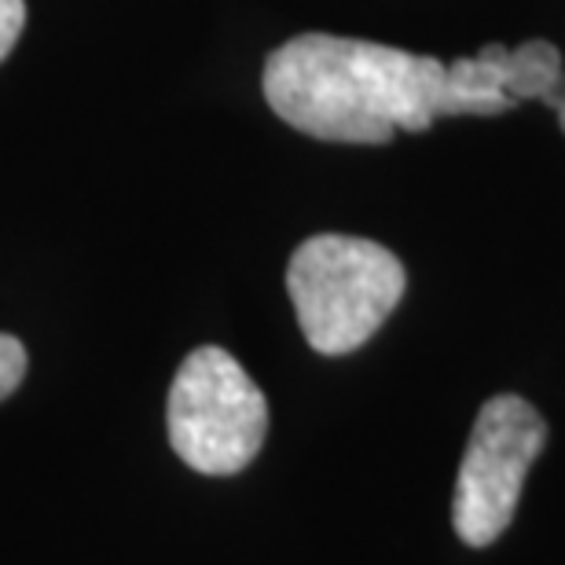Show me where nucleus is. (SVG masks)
<instances>
[{"instance_id": "obj_7", "label": "nucleus", "mask_w": 565, "mask_h": 565, "mask_svg": "<svg viewBox=\"0 0 565 565\" xmlns=\"http://www.w3.org/2000/svg\"><path fill=\"white\" fill-rule=\"evenodd\" d=\"M22 375H26V349L19 338L0 334V401L19 390Z\"/></svg>"}, {"instance_id": "obj_2", "label": "nucleus", "mask_w": 565, "mask_h": 565, "mask_svg": "<svg viewBox=\"0 0 565 565\" xmlns=\"http://www.w3.org/2000/svg\"><path fill=\"white\" fill-rule=\"evenodd\" d=\"M408 287L401 257L360 235H312L287 265V290L309 345L345 356L367 342Z\"/></svg>"}, {"instance_id": "obj_9", "label": "nucleus", "mask_w": 565, "mask_h": 565, "mask_svg": "<svg viewBox=\"0 0 565 565\" xmlns=\"http://www.w3.org/2000/svg\"><path fill=\"white\" fill-rule=\"evenodd\" d=\"M555 115H558V126H562V132H565V104H562V107H555Z\"/></svg>"}, {"instance_id": "obj_6", "label": "nucleus", "mask_w": 565, "mask_h": 565, "mask_svg": "<svg viewBox=\"0 0 565 565\" xmlns=\"http://www.w3.org/2000/svg\"><path fill=\"white\" fill-rule=\"evenodd\" d=\"M518 107L514 96H507L503 88H489L478 82H462V77L445 74V85H440L437 96V118H495V115H511Z\"/></svg>"}, {"instance_id": "obj_8", "label": "nucleus", "mask_w": 565, "mask_h": 565, "mask_svg": "<svg viewBox=\"0 0 565 565\" xmlns=\"http://www.w3.org/2000/svg\"><path fill=\"white\" fill-rule=\"evenodd\" d=\"M22 26H26V4L22 0H0V63L15 49Z\"/></svg>"}, {"instance_id": "obj_3", "label": "nucleus", "mask_w": 565, "mask_h": 565, "mask_svg": "<svg viewBox=\"0 0 565 565\" xmlns=\"http://www.w3.org/2000/svg\"><path fill=\"white\" fill-rule=\"evenodd\" d=\"M169 445L191 470L228 478L254 462L268 434V401L228 349L202 345L180 364L166 401Z\"/></svg>"}, {"instance_id": "obj_5", "label": "nucleus", "mask_w": 565, "mask_h": 565, "mask_svg": "<svg viewBox=\"0 0 565 565\" xmlns=\"http://www.w3.org/2000/svg\"><path fill=\"white\" fill-rule=\"evenodd\" d=\"M448 74L462 77V82L503 88L518 104L522 99H540L547 107L565 104V66H562V52L551 41H525L518 49L484 44L478 55L451 60Z\"/></svg>"}, {"instance_id": "obj_1", "label": "nucleus", "mask_w": 565, "mask_h": 565, "mask_svg": "<svg viewBox=\"0 0 565 565\" xmlns=\"http://www.w3.org/2000/svg\"><path fill=\"white\" fill-rule=\"evenodd\" d=\"M448 63L393 44L301 33L268 55L265 99L305 137L331 143H390L426 132Z\"/></svg>"}, {"instance_id": "obj_4", "label": "nucleus", "mask_w": 565, "mask_h": 565, "mask_svg": "<svg viewBox=\"0 0 565 565\" xmlns=\"http://www.w3.org/2000/svg\"><path fill=\"white\" fill-rule=\"evenodd\" d=\"M544 440L547 423L529 401L500 393L481 404L451 492V525L462 544L489 547L507 533Z\"/></svg>"}]
</instances>
